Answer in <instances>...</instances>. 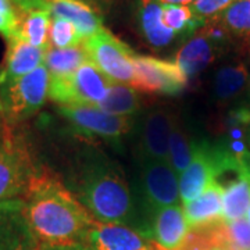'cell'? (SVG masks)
Listing matches in <instances>:
<instances>
[{"instance_id":"cell-1","label":"cell","mask_w":250,"mask_h":250,"mask_svg":"<svg viewBox=\"0 0 250 250\" xmlns=\"http://www.w3.org/2000/svg\"><path fill=\"white\" fill-rule=\"evenodd\" d=\"M24 200L29 225L42 249L77 246L95 223L80 200L47 172H35Z\"/></svg>"},{"instance_id":"cell-2","label":"cell","mask_w":250,"mask_h":250,"mask_svg":"<svg viewBox=\"0 0 250 250\" xmlns=\"http://www.w3.org/2000/svg\"><path fill=\"white\" fill-rule=\"evenodd\" d=\"M77 193L96 221L125 225L147 238L123 172L100 153L86 156L78 174Z\"/></svg>"},{"instance_id":"cell-3","label":"cell","mask_w":250,"mask_h":250,"mask_svg":"<svg viewBox=\"0 0 250 250\" xmlns=\"http://www.w3.org/2000/svg\"><path fill=\"white\" fill-rule=\"evenodd\" d=\"M241 161L228 146L208 142L193 143V157L188 168L179 175V196L184 205L200 196L205 189L228 172L239 168Z\"/></svg>"},{"instance_id":"cell-4","label":"cell","mask_w":250,"mask_h":250,"mask_svg":"<svg viewBox=\"0 0 250 250\" xmlns=\"http://www.w3.org/2000/svg\"><path fill=\"white\" fill-rule=\"evenodd\" d=\"M113 82L88 60L70 75L50 77L47 98L62 106H99Z\"/></svg>"},{"instance_id":"cell-5","label":"cell","mask_w":250,"mask_h":250,"mask_svg":"<svg viewBox=\"0 0 250 250\" xmlns=\"http://www.w3.org/2000/svg\"><path fill=\"white\" fill-rule=\"evenodd\" d=\"M49 81V71L41 65L25 77L0 86V114L10 123L34 116L47 99Z\"/></svg>"},{"instance_id":"cell-6","label":"cell","mask_w":250,"mask_h":250,"mask_svg":"<svg viewBox=\"0 0 250 250\" xmlns=\"http://www.w3.org/2000/svg\"><path fill=\"white\" fill-rule=\"evenodd\" d=\"M88 60L92 62L107 78L132 86L135 81L134 52L121 39L106 28L83 41Z\"/></svg>"},{"instance_id":"cell-7","label":"cell","mask_w":250,"mask_h":250,"mask_svg":"<svg viewBox=\"0 0 250 250\" xmlns=\"http://www.w3.org/2000/svg\"><path fill=\"white\" fill-rule=\"evenodd\" d=\"M59 111L75 134L90 141L99 139L118 145L132 128L129 117L110 114L98 106H62Z\"/></svg>"},{"instance_id":"cell-8","label":"cell","mask_w":250,"mask_h":250,"mask_svg":"<svg viewBox=\"0 0 250 250\" xmlns=\"http://www.w3.org/2000/svg\"><path fill=\"white\" fill-rule=\"evenodd\" d=\"M134 68V89L146 93L178 95L187 86V77L174 62L135 54Z\"/></svg>"},{"instance_id":"cell-9","label":"cell","mask_w":250,"mask_h":250,"mask_svg":"<svg viewBox=\"0 0 250 250\" xmlns=\"http://www.w3.org/2000/svg\"><path fill=\"white\" fill-rule=\"evenodd\" d=\"M225 35L227 32L213 21V25L206 24L200 32L188 39L174 59V62L184 72L187 80L199 75L210 62H213L218 49L224 45Z\"/></svg>"},{"instance_id":"cell-10","label":"cell","mask_w":250,"mask_h":250,"mask_svg":"<svg viewBox=\"0 0 250 250\" xmlns=\"http://www.w3.org/2000/svg\"><path fill=\"white\" fill-rule=\"evenodd\" d=\"M141 185L149 210L178 205L179 178L170 161H141Z\"/></svg>"},{"instance_id":"cell-11","label":"cell","mask_w":250,"mask_h":250,"mask_svg":"<svg viewBox=\"0 0 250 250\" xmlns=\"http://www.w3.org/2000/svg\"><path fill=\"white\" fill-rule=\"evenodd\" d=\"M35 175L27 150L13 141L0 146V202L25 195Z\"/></svg>"},{"instance_id":"cell-12","label":"cell","mask_w":250,"mask_h":250,"mask_svg":"<svg viewBox=\"0 0 250 250\" xmlns=\"http://www.w3.org/2000/svg\"><path fill=\"white\" fill-rule=\"evenodd\" d=\"M27 215V203L16 197L0 202V250H38Z\"/></svg>"},{"instance_id":"cell-13","label":"cell","mask_w":250,"mask_h":250,"mask_svg":"<svg viewBox=\"0 0 250 250\" xmlns=\"http://www.w3.org/2000/svg\"><path fill=\"white\" fill-rule=\"evenodd\" d=\"M153 248H156L154 243L134 228L95 220L83 242L74 250H152Z\"/></svg>"},{"instance_id":"cell-14","label":"cell","mask_w":250,"mask_h":250,"mask_svg":"<svg viewBox=\"0 0 250 250\" xmlns=\"http://www.w3.org/2000/svg\"><path fill=\"white\" fill-rule=\"evenodd\" d=\"M172 123L174 117L164 110H153L145 117L136 146L139 160L168 161Z\"/></svg>"},{"instance_id":"cell-15","label":"cell","mask_w":250,"mask_h":250,"mask_svg":"<svg viewBox=\"0 0 250 250\" xmlns=\"http://www.w3.org/2000/svg\"><path fill=\"white\" fill-rule=\"evenodd\" d=\"M189 231L181 206H167L150 213L149 238L157 249L179 250Z\"/></svg>"},{"instance_id":"cell-16","label":"cell","mask_w":250,"mask_h":250,"mask_svg":"<svg viewBox=\"0 0 250 250\" xmlns=\"http://www.w3.org/2000/svg\"><path fill=\"white\" fill-rule=\"evenodd\" d=\"M46 52L45 49L29 45L20 38L11 39L6 62L0 71V86L20 80L43 65Z\"/></svg>"},{"instance_id":"cell-17","label":"cell","mask_w":250,"mask_h":250,"mask_svg":"<svg viewBox=\"0 0 250 250\" xmlns=\"http://www.w3.org/2000/svg\"><path fill=\"white\" fill-rule=\"evenodd\" d=\"M189 229L208 228L223 221V184L218 181L206 188L195 200L184 205Z\"/></svg>"},{"instance_id":"cell-18","label":"cell","mask_w":250,"mask_h":250,"mask_svg":"<svg viewBox=\"0 0 250 250\" xmlns=\"http://www.w3.org/2000/svg\"><path fill=\"white\" fill-rule=\"evenodd\" d=\"M47 11L50 13L52 18H64L72 22L83 41L96 34L100 28H103L100 11L80 0H60L49 3Z\"/></svg>"},{"instance_id":"cell-19","label":"cell","mask_w":250,"mask_h":250,"mask_svg":"<svg viewBox=\"0 0 250 250\" xmlns=\"http://www.w3.org/2000/svg\"><path fill=\"white\" fill-rule=\"evenodd\" d=\"M136 16L143 38L154 49L167 47L178 36L163 24V3L160 0H139Z\"/></svg>"},{"instance_id":"cell-20","label":"cell","mask_w":250,"mask_h":250,"mask_svg":"<svg viewBox=\"0 0 250 250\" xmlns=\"http://www.w3.org/2000/svg\"><path fill=\"white\" fill-rule=\"evenodd\" d=\"M250 206V185L241 166L232 181L223 185V221L231 223L246 217Z\"/></svg>"},{"instance_id":"cell-21","label":"cell","mask_w":250,"mask_h":250,"mask_svg":"<svg viewBox=\"0 0 250 250\" xmlns=\"http://www.w3.org/2000/svg\"><path fill=\"white\" fill-rule=\"evenodd\" d=\"M52 16L49 11H31L20 16V31L18 36L29 45L39 49H50L49 31H50Z\"/></svg>"},{"instance_id":"cell-22","label":"cell","mask_w":250,"mask_h":250,"mask_svg":"<svg viewBox=\"0 0 250 250\" xmlns=\"http://www.w3.org/2000/svg\"><path fill=\"white\" fill-rule=\"evenodd\" d=\"M85 62H88V56L83 46L70 49L50 47L46 52L43 65L50 77H65L77 71Z\"/></svg>"},{"instance_id":"cell-23","label":"cell","mask_w":250,"mask_h":250,"mask_svg":"<svg viewBox=\"0 0 250 250\" xmlns=\"http://www.w3.org/2000/svg\"><path fill=\"white\" fill-rule=\"evenodd\" d=\"M98 107L114 116H132L139 110V98L132 86L113 82L107 96Z\"/></svg>"},{"instance_id":"cell-24","label":"cell","mask_w":250,"mask_h":250,"mask_svg":"<svg viewBox=\"0 0 250 250\" xmlns=\"http://www.w3.org/2000/svg\"><path fill=\"white\" fill-rule=\"evenodd\" d=\"M211 21L217 22L227 34L250 36V0H235Z\"/></svg>"},{"instance_id":"cell-25","label":"cell","mask_w":250,"mask_h":250,"mask_svg":"<svg viewBox=\"0 0 250 250\" xmlns=\"http://www.w3.org/2000/svg\"><path fill=\"white\" fill-rule=\"evenodd\" d=\"M217 246L227 250H250V223L246 218L214 225Z\"/></svg>"},{"instance_id":"cell-26","label":"cell","mask_w":250,"mask_h":250,"mask_svg":"<svg viewBox=\"0 0 250 250\" xmlns=\"http://www.w3.org/2000/svg\"><path fill=\"white\" fill-rule=\"evenodd\" d=\"M163 24L174 31L177 35L192 38L197 29L206 24L195 17L190 6L181 4H163Z\"/></svg>"},{"instance_id":"cell-27","label":"cell","mask_w":250,"mask_h":250,"mask_svg":"<svg viewBox=\"0 0 250 250\" xmlns=\"http://www.w3.org/2000/svg\"><path fill=\"white\" fill-rule=\"evenodd\" d=\"M248 81V68L242 62L221 67L214 77V93L220 100L236 96Z\"/></svg>"},{"instance_id":"cell-28","label":"cell","mask_w":250,"mask_h":250,"mask_svg":"<svg viewBox=\"0 0 250 250\" xmlns=\"http://www.w3.org/2000/svg\"><path fill=\"white\" fill-rule=\"evenodd\" d=\"M193 157V143H190L187 131L174 118L170 134V161L171 167L177 174L187 170Z\"/></svg>"},{"instance_id":"cell-29","label":"cell","mask_w":250,"mask_h":250,"mask_svg":"<svg viewBox=\"0 0 250 250\" xmlns=\"http://www.w3.org/2000/svg\"><path fill=\"white\" fill-rule=\"evenodd\" d=\"M49 43L54 49H70L82 46L83 39L75 25L68 20L53 17L49 31Z\"/></svg>"},{"instance_id":"cell-30","label":"cell","mask_w":250,"mask_h":250,"mask_svg":"<svg viewBox=\"0 0 250 250\" xmlns=\"http://www.w3.org/2000/svg\"><path fill=\"white\" fill-rule=\"evenodd\" d=\"M20 31V14L11 0H0V35L10 42Z\"/></svg>"},{"instance_id":"cell-31","label":"cell","mask_w":250,"mask_h":250,"mask_svg":"<svg viewBox=\"0 0 250 250\" xmlns=\"http://www.w3.org/2000/svg\"><path fill=\"white\" fill-rule=\"evenodd\" d=\"M233 1L235 0H196L193 4H190V9L195 17L206 24L208 20L218 16Z\"/></svg>"},{"instance_id":"cell-32","label":"cell","mask_w":250,"mask_h":250,"mask_svg":"<svg viewBox=\"0 0 250 250\" xmlns=\"http://www.w3.org/2000/svg\"><path fill=\"white\" fill-rule=\"evenodd\" d=\"M239 161H241L242 171H243V174L246 175V179H248V182H249L250 185V152L245 153L241 159H239ZM246 220L250 223V206L248 213H246Z\"/></svg>"},{"instance_id":"cell-33","label":"cell","mask_w":250,"mask_h":250,"mask_svg":"<svg viewBox=\"0 0 250 250\" xmlns=\"http://www.w3.org/2000/svg\"><path fill=\"white\" fill-rule=\"evenodd\" d=\"M163 4H181V6H190L196 0H160Z\"/></svg>"},{"instance_id":"cell-34","label":"cell","mask_w":250,"mask_h":250,"mask_svg":"<svg viewBox=\"0 0 250 250\" xmlns=\"http://www.w3.org/2000/svg\"><path fill=\"white\" fill-rule=\"evenodd\" d=\"M89 1L93 7L99 10V7H102V6H110L114 0H89Z\"/></svg>"},{"instance_id":"cell-35","label":"cell","mask_w":250,"mask_h":250,"mask_svg":"<svg viewBox=\"0 0 250 250\" xmlns=\"http://www.w3.org/2000/svg\"><path fill=\"white\" fill-rule=\"evenodd\" d=\"M46 1H50V3H53V1H60V0H46ZM80 1H83V3H88V4H90L89 0H80ZM92 6V4H90Z\"/></svg>"},{"instance_id":"cell-36","label":"cell","mask_w":250,"mask_h":250,"mask_svg":"<svg viewBox=\"0 0 250 250\" xmlns=\"http://www.w3.org/2000/svg\"><path fill=\"white\" fill-rule=\"evenodd\" d=\"M213 250H227V249H224V248H214Z\"/></svg>"},{"instance_id":"cell-37","label":"cell","mask_w":250,"mask_h":250,"mask_svg":"<svg viewBox=\"0 0 250 250\" xmlns=\"http://www.w3.org/2000/svg\"><path fill=\"white\" fill-rule=\"evenodd\" d=\"M152 250H160V249H157V248H153Z\"/></svg>"}]
</instances>
